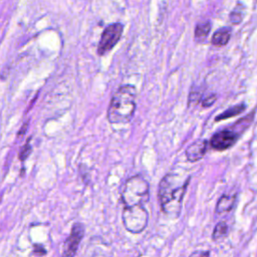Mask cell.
<instances>
[{"instance_id": "4fadbf2b", "label": "cell", "mask_w": 257, "mask_h": 257, "mask_svg": "<svg viewBox=\"0 0 257 257\" xmlns=\"http://www.w3.org/2000/svg\"><path fill=\"white\" fill-rule=\"evenodd\" d=\"M228 233H229V226L224 221L218 222L214 228L213 233H212V239L214 241H219L223 238H225Z\"/></svg>"}, {"instance_id": "ba28073f", "label": "cell", "mask_w": 257, "mask_h": 257, "mask_svg": "<svg viewBox=\"0 0 257 257\" xmlns=\"http://www.w3.org/2000/svg\"><path fill=\"white\" fill-rule=\"evenodd\" d=\"M208 141L207 140H197L186 149L185 155L187 160L190 163H196L202 160L207 153L208 149Z\"/></svg>"}, {"instance_id": "d6986e66", "label": "cell", "mask_w": 257, "mask_h": 257, "mask_svg": "<svg viewBox=\"0 0 257 257\" xmlns=\"http://www.w3.org/2000/svg\"><path fill=\"white\" fill-rule=\"evenodd\" d=\"M27 129V124H25L24 126H23V128H22V130L21 131H19V135H23L24 134V132H25V130Z\"/></svg>"}, {"instance_id": "7a4b0ae2", "label": "cell", "mask_w": 257, "mask_h": 257, "mask_svg": "<svg viewBox=\"0 0 257 257\" xmlns=\"http://www.w3.org/2000/svg\"><path fill=\"white\" fill-rule=\"evenodd\" d=\"M137 91L133 85L121 87L112 96L108 109V121L112 125L131 122L136 110Z\"/></svg>"}, {"instance_id": "5b68a950", "label": "cell", "mask_w": 257, "mask_h": 257, "mask_svg": "<svg viewBox=\"0 0 257 257\" xmlns=\"http://www.w3.org/2000/svg\"><path fill=\"white\" fill-rule=\"evenodd\" d=\"M124 33V25L122 23H112L106 27L104 31L99 45H98V53L99 55H105L110 52L116 44L120 41Z\"/></svg>"}, {"instance_id": "9a60e30c", "label": "cell", "mask_w": 257, "mask_h": 257, "mask_svg": "<svg viewBox=\"0 0 257 257\" xmlns=\"http://www.w3.org/2000/svg\"><path fill=\"white\" fill-rule=\"evenodd\" d=\"M31 153H32V146L30 144V142H27L26 144L21 148V150L19 152L20 161H22V162L25 161L28 158V156L31 155Z\"/></svg>"}, {"instance_id": "8992f818", "label": "cell", "mask_w": 257, "mask_h": 257, "mask_svg": "<svg viewBox=\"0 0 257 257\" xmlns=\"http://www.w3.org/2000/svg\"><path fill=\"white\" fill-rule=\"evenodd\" d=\"M240 134L230 129L221 130L216 132L210 139L209 145L213 150L222 152L233 147L238 141Z\"/></svg>"}, {"instance_id": "52a82bcc", "label": "cell", "mask_w": 257, "mask_h": 257, "mask_svg": "<svg viewBox=\"0 0 257 257\" xmlns=\"http://www.w3.org/2000/svg\"><path fill=\"white\" fill-rule=\"evenodd\" d=\"M84 236V227L81 223H74L70 236L67 238L64 246L61 257H74L79 247L80 241Z\"/></svg>"}, {"instance_id": "7c38bea8", "label": "cell", "mask_w": 257, "mask_h": 257, "mask_svg": "<svg viewBox=\"0 0 257 257\" xmlns=\"http://www.w3.org/2000/svg\"><path fill=\"white\" fill-rule=\"evenodd\" d=\"M211 28H212V24L210 21L198 23L194 31V37H195L196 41L203 42L208 37V36L211 32Z\"/></svg>"}, {"instance_id": "3957f363", "label": "cell", "mask_w": 257, "mask_h": 257, "mask_svg": "<svg viewBox=\"0 0 257 257\" xmlns=\"http://www.w3.org/2000/svg\"><path fill=\"white\" fill-rule=\"evenodd\" d=\"M150 197V186L142 176L129 178L123 187L122 199L125 207L144 206Z\"/></svg>"}, {"instance_id": "e0dca14e", "label": "cell", "mask_w": 257, "mask_h": 257, "mask_svg": "<svg viewBox=\"0 0 257 257\" xmlns=\"http://www.w3.org/2000/svg\"><path fill=\"white\" fill-rule=\"evenodd\" d=\"M200 102H202L201 95H200V93L199 92H191L190 96H189V106L192 103H193V106H195Z\"/></svg>"}, {"instance_id": "30bf717a", "label": "cell", "mask_w": 257, "mask_h": 257, "mask_svg": "<svg viewBox=\"0 0 257 257\" xmlns=\"http://www.w3.org/2000/svg\"><path fill=\"white\" fill-rule=\"evenodd\" d=\"M235 201H236V195L223 194L218 200V203L216 205V213L224 214L231 211L233 209Z\"/></svg>"}, {"instance_id": "5bb4252c", "label": "cell", "mask_w": 257, "mask_h": 257, "mask_svg": "<svg viewBox=\"0 0 257 257\" xmlns=\"http://www.w3.org/2000/svg\"><path fill=\"white\" fill-rule=\"evenodd\" d=\"M243 17H244V11L241 10L240 5H237V6L231 11V13L229 14V19H230V21H231L233 24H235V25L239 24V23L242 21Z\"/></svg>"}, {"instance_id": "2e32d148", "label": "cell", "mask_w": 257, "mask_h": 257, "mask_svg": "<svg viewBox=\"0 0 257 257\" xmlns=\"http://www.w3.org/2000/svg\"><path fill=\"white\" fill-rule=\"evenodd\" d=\"M216 101H217V95L211 94V95L207 96L206 98H204L202 100V107L203 108H210L215 104Z\"/></svg>"}, {"instance_id": "9c48e42d", "label": "cell", "mask_w": 257, "mask_h": 257, "mask_svg": "<svg viewBox=\"0 0 257 257\" xmlns=\"http://www.w3.org/2000/svg\"><path fill=\"white\" fill-rule=\"evenodd\" d=\"M231 36H232L231 27H221L213 34L211 38V43L217 47L225 46L230 41Z\"/></svg>"}, {"instance_id": "8fae6325", "label": "cell", "mask_w": 257, "mask_h": 257, "mask_svg": "<svg viewBox=\"0 0 257 257\" xmlns=\"http://www.w3.org/2000/svg\"><path fill=\"white\" fill-rule=\"evenodd\" d=\"M246 109V105L245 104H238V105H235L233 107H230L229 109H227L226 110H224L223 112H221L220 115H218L216 118H215V122H221V121H224V120H228L230 119L232 117H236V116H239L241 115V113L245 110Z\"/></svg>"}, {"instance_id": "277c9868", "label": "cell", "mask_w": 257, "mask_h": 257, "mask_svg": "<svg viewBox=\"0 0 257 257\" xmlns=\"http://www.w3.org/2000/svg\"><path fill=\"white\" fill-rule=\"evenodd\" d=\"M149 214L144 206L124 207L123 222L126 229L134 234L144 231L148 225Z\"/></svg>"}, {"instance_id": "6da1fadb", "label": "cell", "mask_w": 257, "mask_h": 257, "mask_svg": "<svg viewBox=\"0 0 257 257\" xmlns=\"http://www.w3.org/2000/svg\"><path fill=\"white\" fill-rule=\"evenodd\" d=\"M191 177L182 178L178 174L169 173L160 182L158 198L162 211L171 218H178Z\"/></svg>"}, {"instance_id": "ac0fdd59", "label": "cell", "mask_w": 257, "mask_h": 257, "mask_svg": "<svg viewBox=\"0 0 257 257\" xmlns=\"http://www.w3.org/2000/svg\"><path fill=\"white\" fill-rule=\"evenodd\" d=\"M189 257H210V251L197 250V251H194Z\"/></svg>"}]
</instances>
